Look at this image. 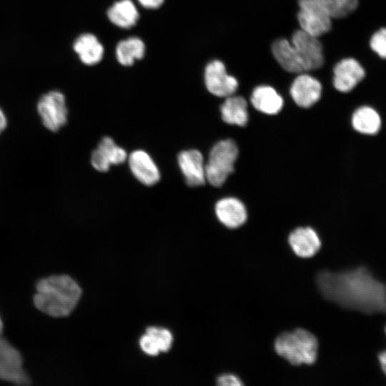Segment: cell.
Listing matches in <instances>:
<instances>
[{
  "label": "cell",
  "instance_id": "3957f363",
  "mask_svg": "<svg viewBox=\"0 0 386 386\" xmlns=\"http://www.w3.org/2000/svg\"><path fill=\"white\" fill-rule=\"evenodd\" d=\"M274 350L293 365H312L317 357L318 341L312 332L297 328L280 334L275 339Z\"/></svg>",
  "mask_w": 386,
  "mask_h": 386
},
{
  "label": "cell",
  "instance_id": "8fae6325",
  "mask_svg": "<svg viewBox=\"0 0 386 386\" xmlns=\"http://www.w3.org/2000/svg\"><path fill=\"white\" fill-rule=\"evenodd\" d=\"M297 19L301 29L316 37L328 32L332 27V18L322 8L300 7Z\"/></svg>",
  "mask_w": 386,
  "mask_h": 386
},
{
  "label": "cell",
  "instance_id": "6da1fadb",
  "mask_svg": "<svg viewBox=\"0 0 386 386\" xmlns=\"http://www.w3.org/2000/svg\"><path fill=\"white\" fill-rule=\"evenodd\" d=\"M316 283L325 299L365 314L386 313V284L365 267L333 272L323 270Z\"/></svg>",
  "mask_w": 386,
  "mask_h": 386
},
{
  "label": "cell",
  "instance_id": "7402d4cb",
  "mask_svg": "<svg viewBox=\"0 0 386 386\" xmlns=\"http://www.w3.org/2000/svg\"><path fill=\"white\" fill-rule=\"evenodd\" d=\"M220 111L222 120L229 124L244 127L247 123V104L240 96L231 95L226 97Z\"/></svg>",
  "mask_w": 386,
  "mask_h": 386
},
{
  "label": "cell",
  "instance_id": "ffe728a7",
  "mask_svg": "<svg viewBox=\"0 0 386 386\" xmlns=\"http://www.w3.org/2000/svg\"><path fill=\"white\" fill-rule=\"evenodd\" d=\"M74 50L80 60L86 65L99 63L104 55L102 44L91 34H84L79 36L74 43Z\"/></svg>",
  "mask_w": 386,
  "mask_h": 386
},
{
  "label": "cell",
  "instance_id": "f546056e",
  "mask_svg": "<svg viewBox=\"0 0 386 386\" xmlns=\"http://www.w3.org/2000/svg\"><path fill=\"white\" fill-rule=\"evenodd\" d=\"M6 127V117L0 109V134Z\"/></svg>",
  "mask_w": 386,
  "mask_h": 386
},
{
  "label": "cell",
  "instance_id": "83f0119b",
  "mask_svg": "<svg viewBox=\"0 0 386 386\" xmlns=\"http://www.w3.org/2000/svg\"><path fill=\"white\" fill-rule=\"evenodd\" d=\"M164 0H138L139 3L146 9H157Z\"/></svg>",
  "mask_w": 386,
  "mask_h": 386
},
{
  "label": "cell",
  "instance_id": "484cf974",
  "mask_svg": "<svg viewBox=\"0 0 386 386\" xmlns=\"http://www.w3.org/2000/svg\"><path fill=\"white\" fill-rule=\"evenodd\" d=\"M370 46L381 59H386V27L378 29L372 35Z\"/></svg>",
  "mask_w": 386,
  "mask_h": 386
},
{
  "label": "cell",
  "instance_id": "603a6c76",
  "mask_svg": "<svg viewBox=\"0 0 386 386\" xmlns=\"http://www.w3.org/2000/svg\"><path fill=\"white\" fill-rule=\"evenodd\" d=\"M107 16L114 25L128 29L136 24L139 12L132 0H119L108 9Z\"/></svg>",
  "mask_w": 386,
  "mask_h": 386
},
{
  "label": "cell",
  "instance_id": "4dcf8cb0",
  "mask_svg": "<svg viewBox=\"0 0 386 386\" xmlns=\"http://www.w3.org/2000/svg\"><path fill=\"white\" fill-rule=\"evenodd\" d=\"M2 330H3V323H2L1 319L0 317V337H1Z\"/></svg>",
  "mask_w": 386,
  "mask_h": 386
},
{
  "label": "cell",
  "instance_id": "5bb4252c",
  "mask_svg": "<svg viewBox=\"0 0 386 386\" xmlns=\"http://www.w3.org/2000/svg\"><path fill=\"white\" fill-rule=\"evenodd\" d=\"M272 51L277 61L285 71L290 73L309 71L304 59L287 39L276 40L272 44Z\"/></svg>",
  "mask_w": 386,
  "mask_h": 386
},
{
  "label": "cell",
  "instance_id": "9c48e42d",
  "mask_svg": "<svg viewBox=\"0 0 386 386\" xmlns=\"http://www.w3.org/2000/svg\"><path fill=\"white\" fill-rule=\"evenodd\" d=\"M292 44L305 61L309 71L322 66V46L317 37L302 29L297 30L292 35Z\"/></svg>",
  "mask_w": 386,
  "mask_h": 386
},
{
  "label": "cell",
  "instance_id": "cb8c5ba5",
  "mask_svg": "<svg viewBox=\"0 0 386 386\" xmlns=\"http://www.w3.org/2000/svg\"><path fill=\"white\" fill-rule=\"evenodd\" d=\"M145 52L143 41L136 36L119 41L116 47V56L124 66H131L137 59H142Z\"/></svg>",
  "mask_w": 386,
  "mask_h": 386
},
{
  "label": "cell",
  "instance_id": "e0dca14e",
  "mask_svg": "<svg viewBox=\"0 0 386 386\" xmlns=\"http://www.w3.org/2000/svg\"><path fill=\"white\" fill-rule=\"evenodd\" d=\"M215 212L219 220L227 227L234 229L247 220V210L243 203L234 197H227L218 201Z\"/></svg>",
  "mask_w": 386,
  "mask_h": 386
},
{
  "label": "cell",
  "instance_id": "8992f818",
  "mask_svg": "<svg viewBox=\"0 0 386 386\" xmlns=\"http://www.w3.org/2000/svg\"><path fill=\"white\" fill-rule=\"evenodd\" d=\"M0 379L17 384L28 385L29 378L23 368L20 352L0 337Z\"/></svg>",
  "mask_w": 386,
  "mask_h": 386
},
{
  "label": "cell",
  "instance_id": "5b68a950",
  "mask_svg": "<svg viewBox=\"0 0 386 386\" xmlns=\"http://www.w3.org/2000/svg\"><path fill=\"white\" fill-rule=\"evenodd\" d=\"M37 109L44 125L52 132L58 131L66 123L68 111L65 98L59 91H52L43 95Z\"/></svg>",
  "mask_w": 386,
  "mask_h": 386
},
{
  "label": "cell",
  "instance_id": "30bf717a",
  "mask_svg": "<svg viewBox=\"0 0 386 386\" xmlns=\"http://www.w3.org/2000/svg\"><path fill=\"white\" fill-rule=\"evenodd\" d=\"M127 152L109 137H104L92 152L91 162L97 171L104 172L111 165L122 164L127 159Z\"/></svg>",
  "mask_w": 386,
  "mask_h": 386
},
{
  "label": "cell",
  "instance_id": "277c9868",
  "mask_svg": "<svg viewBox=\"0 0 386 386\" xmlns=\"http://www.w3.org/2000/svg\"><path fill=\"white\" fill-rule=\"evenodd\" d=\"M238 152L237 146L232 139L217 142L210 151L205 164L206 180L214 187L222 186L234 172Z\"/></svg>",
  "mask_w": 386,
  "mask_h": 386
},
{
  "label": "cell",
  "instance_id": "1f68e13d",
  "mask_svg": "<svg viewBox=\"0 0 386 386\" xmlns=\"http://www.w3.org/2000/svg\"><path fill=\"white\" fill-rule=\"evenodd\" d=\"M385 335H386V325L385 327Z\"/></svg>",
  "mask_w": 386,
  "mask_h": 386
},
{
  "label": "cell",
  "instance_id": "d4e9b609",
  "mask_svg": "<svg viewBox=\"0 0 386 386\" xmlns=\"http://www.w3.org/2000/svg\"><path fill=\"white\" fill-rule=\"evenodd\" d=\"M325 5L332 19H342L356 10L359 0H325Z\"/></svg>",
  "mask_w": 386,
  "mask_h": 386
},
{
  "label": "cell",
  "instance_id": "ac0fdd59",
  "mask_svg": "<svg viewBox=\"0 0 386 386\" xmlns=\"http://www.w3.org/2000/svg\"><path fill=\"white\" fill-rule=\"evenodd\" d=\"M251 102L258 111L267 114H276L283 107V99L269 86H259L252 94Z\"/></svg>",
  "mask_w": 386,
  "mask_h": 386
},
{
  "label": "cell",
  "instance_id": "44dd1931",
  "mask_svg": "<svg viewBox=\"0 0 386 386\" xmlns=\"http://www.w3.org/2000/svg\"><path fill=\"white\" fill-rule=\"evenodd\" d=\"M351 122L357 132L367 135L377 134L382 126L380 115L370 106L357 108L352 114Z\"/></svg>",
  "mask_w": 386,
  "mask_h": 386
},
{
  "label": "cell",
  "instance_id": "4fadbf2b",
  "mask_svg": "<svg viewBox=\"0 0 386 386\" xmlns=\"http://www.w3.org/2000/svg\"><path fill=\"white\" fill-rule=\"evenodd\" d=\"M178 163L189 186H201L205 183V165L200 152L190 149L180 152Z\"/></svg>",
  "mask_w": 386,
  "mask_h": 386
},
{
  "label": "cell",
  "instance_id": "d6986e66",
  "mask_svg": "<svg viewBox=\"0 0 386 386\" xmlns=\"http://www.w3.org/2000/svg\"><path fill=\"white\" fill-rule=\"evenodd\" d=\"M172 335L166 329L150 327L141 337L142 350L149 355H157L159 352H167L172 344Z\"/></svg>",
  "mask_w": 386,
  "mask_h": 386
},
{
  "label": "cell",
  "instance_id": "7c38bea8",
  "mask_svg": "<svg viewBox=\"0 0 386 386\" xmlns=\"http://www.w3.org/2000/svg\"><path fill=\"white\" fill-rule=\"evenodd\" d=\"M290 94L298 106L308 108L320 99L322 85L317 79L302 74L296 77L292 82Z\"/></svg>",
  "mask_w": 386,
  "mask_h": 386
},
{
  "label": "cell",
  "instance_id": "52a82bcc",
  "mask_svg": "<svg viewBox=\"0 0 386 386\" xmlns=\"http://www.w3.org/2000/svg\"><path fill=\"white\" fill-rule=\"evenodd\" d=\"M204 81L207 90L219 97H227L236 91L238 81L227 73L224 64L214 60L209 63L204 71Z\"/></svg>",
  "mask_w": 386,
  "mask_h": 386
},
{
  "label": "cell",
  "instance_id": "4316f807",
  "mask_svg": "<svg viewBox=\"0 0 386 386\" xmlns=\"http://www.w3.org/2000/svg\"><path fill=\"white\" fill-rule=\"evenodd\" d=\"M217 384L220 386H241L243 385L241 380L235 375L227 373L217 377Z\"/></svg>",
  "mask_w": 386,
  "mask_h": 386
},
{
  "label": "cell",
  "instance_id": "9a60e30c",
  "mask_svg": "<svg viewBox=\"0 0 386 386\" xmlns=\"http://www.w3.org/2000/svg\"><path fill=\"white\" fill-rule=\"evenodd\" d=\"M128 162L132 174L142 184L151 186L159 180V169L146 152L134 151L130 154Z\"/></svg>",
  "mask_w": 386,
  "mask_h": 386
},
{
  "label": "cell",
  "instance_id": "2e32d148",
  "mask_svg": "<svg viewBox=\"0 0 386 386\" xmlns=\"http://www.w3.org/2000/svg\"><path fill=\"white\" fill-rule=\"evenodd\" d=\"M289 244L296 255L303 258L314 256L320 249L321 241L311 227H298L288 237Z\"/></svg>",
  "mask_w": 386,
  "mask_h": 386
},
{
  "label": "cell",
  "instance_id": "7a4b0ae2",
  "mask_svg": "<svg viewBox=\"0 0 386 386\" xmlns=\"http://www.w3.org/2000/svg\"><path fill=\"white\" fill-rule=\"evenodd\" d=\"M34 296L36 307L54 317L68 316L76 307L81 289L69 275H53L41 279Z\"/></svg>",
  "mask_w": 386,
  "mask_h": 386
},
{
  "label": "cell",
  "instance_id": "f1b7e54d",
  "mask_svg": "<svg viewBox=\"0 0 386 386\" xmlns=\"http://www.w3.org/2000/svg\"><path fill=\"white\" fill-rule=\"evenodd\" d=\"M377 359L380 362L381 370L386 375V350H382L378 354Z\"/></svg>",
  "mask_w": 386,
  "mask_h": 386
},
{
  "label": "cell",
  "instance_id": "ba28073f",
  "mask_svg": "<svg viewBox=\"0 0 386 386\" xmlns=\"http://www.w3.org/2000/svg\"><path fill=\"white\" fill-rule=\"evenodd\" d=\"M333 85L343 93L352 91L365 78V70L354 58H345L340 61L333 69Z\"/></svg>",
  "mask_w": 386,
  "mask_h": 386
}]
</instances>
